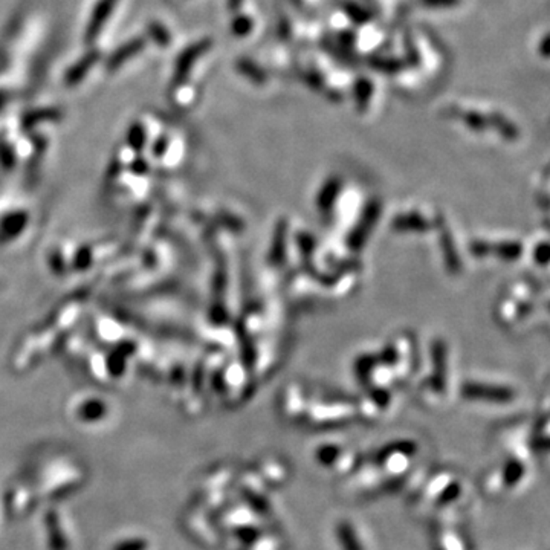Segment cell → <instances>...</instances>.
<instances>
[{
  "label": "cell",
  "instance_id": "2",
  "mask_svg": "<svg viewBox=\"0 0 550 550\" xmlns=\"http://www.w3.org/2000/svg\"><path fill=\"white\" fill-rule=\"evenodd\" d=\"M523 474H524V466L523 464H520V461H509L508 466L504 468V473H503V480L508 486H515L517 483L523 479Z\"/></svg>",
  "mask_w": 550,
  "mask_h": 550
},
{
  "label": "cell",
  "instance_id": "1",
  "mask_svg": "<svg viewBox=\"0 0 550 550\" xmlns=\"http://www.w3.org/2000/svg\"><path fill=\"white\" fill-rule=\"evenodd\" d=\"M336 537L342 550H364L356 529L349 522H340L336 526Z\"/></svg>",
  "mask_w": 550,
  "mask_h": 550
}]
</instances>
